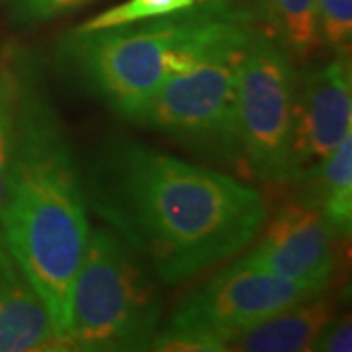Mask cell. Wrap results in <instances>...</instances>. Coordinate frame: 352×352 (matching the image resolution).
<instances>
[{
    "mask_svg": "<svg viewBox=\"0 0 352 352\" xmlns=\"http://www.w3.org/2000/svg\"><path fill=\"white\" fill-rule=\"evenodd\" d=\"M90 2L94 0H16L12 6V20L22 25L45 24Z\"/></svg>",
    "mask_w": 352,
    "mask_h": 352,
    "instance_id": "e0dca14e",
    "label": "cell"
},
{
    "mask_svg": "<svg viewBox=\"0 0 352 352\" xmlns=\"http://www.w3.org/2000/svg\"><path fill=\"white\" fill-rule=\"evenodd\" d=\"M335 237L339 235L314 206L284 204L266 223L258 245L241 261L296 284L325 289L337 266Z\"/></svg>",
    "mask_w": 352,
    "mask_h": 352,
    "instance_id": "9c48e42d",
    "label": "cell"
},
{
    "mask_svg": "<svg viewBox=\"0 0 352 352\" xmlns=\"http://www.w3.org/2000/svg\"><path fill=\"white\" fill-rule=\"evenodd\" d=\"M319 296L321 294L235 333L227 342V351H311L319 335L329 327L335 314L333 298H319Z\"/></svg>",
    "mask_w": 352,
    "mask_h": 352,
    "instance_id": "8fae6325",
    "label": "cell"
},
{
    "mask_svg": "<svg viewBox=\"0 0 352 352\" xmlns=\"http://www.w3.org/2000/svg\"><path fill=\"white\" fill-rule=\"evenodd\" d=\"M237 261L196 286L178 303L166 327L155 335L151 351L219 352L243 329L323 294Z\"/></svg>",
    "mask_w": 352,
    "mask_h": 352,
    "instance_id": "8992f818",
    "label": "cell"
},
{
    "mask_svg": "<svg viewBox=\"0 0 352 352\" xmlns=\"http://www.w3.org/2000/svg\"><path fill=\"white\" fill-rule=\"evenodd\" d=\"M63 349L38 292L0 235V352Z\"/></svg>",
    "mask_w": 352,
    "mask_h": 352,
    "instance_id": "30bf717a",
    "label": "cell"
},
{
    "mask_svg": "<svg viewBox=\"0 0 352 352\" xmlns=\"http://www.w3.org/2000/svg\"><path fill=\"white\" fill-rule=\"evenodd\" d=\"M352 129L351 63L337 59L305 73L296 87L292 170L294 180L309 175L337 149Z\"/></svg>",
    "mask_w": 352,
    "mask_h": 352,
    "instance_id": "ba28073f",
    "label": "cell"
},
{
    "mask_svg": "<svg viewBox=\"0 0 352 352\" xmlns=\"http://www.w3.org/2000/svg\"><path fill=\"white\" fill-rule=\"evenodd\" d=\"M317 351L329 352H351L352 351V325L351 319H342L337 325H331L319 335V339L315 342Z\"/></svg>",
    "mask_w": 352,
    "mask_h": 352,
    "instance_id": "ac0fdd59",
    "label": "cell"
},
{
    "mask_svg": "<svg viewBox=\"0 0 352 352\" xmlns=\"http://www.w3.org/2000/svg\"><path fill=\"white\" fill-rule=\"evenodd\" d=\"M196 0H127L124 4H118L106 12L90 18L75 30L78 32H94V30H108L118 25L135 24L149 18H159L166 14H175L178 10H184L192 6Z\"/></svg>",
    "mask_w": 352,
    "mask_h": 352,
    "instance_id": "9a60e30c",
    "label": "cell"
},
{
    "mask_svg": "<svg viewBox=\"0 0 352 352\" xmlns=\"http://www.w3.org/2000/svg\"><path fill=\"white\" fill-rule=\"evenodd\" d=\"M208 8V0L141 24L108 30H71L57 43V63L67 76L108 110L139 122L159 88L170 75L180 41L194 30Z\"/></svg>",
    "mask_w": 352,
    "mask_h": 352,
    "instance_id": "277c9868",
    "label": "cell"
},
{
    "mask_svg": "<svg viewBox=\"0 0 352 352\" xmlns=\"http://www.w3.org/2000/svg\"><path fill=\"white\" fill-rule=\"evenodd\" d=\"M256 16L235 2L201 41L196 59L168 76L138 124L221 163L239 166L235 96Z\"/></svg>",
    "mask_w": 352,
    "mask_h": 352,
    "instance_id": "3957f363",
    "label": "cell"
},
{
    "mask_svg": "<svg viewBox=\"0 0 352 352\" xmlns=\"http://www.w3.org/2000/svg\"><path fill=\"white\" fill-rule=\"evenodd\" d=\"M18 96H20V75L2 71L0 73V214L6 201L10 168H12Z\"/></svg>",
    "mask_w": 352,
    "mask_h": 352,
    "instance_id": "5bb4252c",
    "label": "cell"
},
{
    "mask_svg": "<svg viewBox=\"0 0 352 352\" xmlns=\"http://www.w3.org/2000/svg\"><path fill=\"white\" fill-rule=\"evenodd\" d=\"M2 237L67 346L71 298L88 239L87 198L63 122L47 96L20 75L18 122Z\"/></svg>",
    "mask_w": 352,
    "mask_h": 352,
    "instance_id": "7a4b0ae2",
    "label": "cell"
},
{
    "mask_svg": "<svg viewBox=\"0 0 352 352\" xmlns=\"http://www.w3.org/2000/svg\"><path fill=\"white\" fill-rule=\"evenodd\" d=\"M298 75L282 38L256 28L243 59L235 96L241 164L263 182H289Z\"/></svg>",
    "mask_w": 352,
    "mask_h": 352,
    "instance_id": "52a82bcc",
    "label": "cell"
},
{
    "mask_svg": "<svg viewBox=\"0 0 352 352\" xmlns=\"http://www.w3.org/2000/svg\"><path fill=\"white\" fill-rule=\"evenodd\" d=\"M82 190L94 214L164 284L233 258L266 221L261 192L126 138L94 151Z\"/></svg>",
    "mask_w": 352,
    "mask_h": 352,
    "instance_id": "6da1fadb",
    "label": "cell"
},
{
    "mask_svg": "<svg viewBox=\"0 0 352 352\" xmlns=\"http://www.w3.org/2000/svg\"><path fill=\"white\" fill-rule=\"evenodd\" d=\"M314 178V200L333 231L344 237L352 226V129L337 149L309 173Z\"/></svg>",
    "mask_w": 352,
    "mask_h": 352,
    "instance_id": "7c38bea8",
    "label": "cell"
},
{
    "mask_svg": "<svg viewBox=\"0 0 352 352\" xmlns=\"http://www.w3.org/2000/svg\"><path fill=\"white\" fill-rule=\"evenodd\" d=\"M315 14L319 41L342 53L352 38V0H315Z\"/></svg>",
    "mask_w": 352,
    "mask_h": 352,
    "instance_id": "2e32d148",
    "label": "cell"
},
{
    "mask_svg": "<svg viewBox=\"0 0 352 352\" xmlns=\"http://www.w3.org/2000/svg\"><path fill=\"white\" fill-rule=\"evenodd\" d=\"M278 36L294 57H307L319 43L315 0H270Z\"/></svg>",
    "mask_w": 352,
    "mask_h": 352,
    "instance_id": "4fadbf2b",
    "label": "cell"
},
{
    "mask_svg": "<svg viewBox=\"0 0 352 352\" xmlns=\"http://www.w3.org/2000/svg\"><path fill=\"white\" fill-rule=\"evenodd\" d=\"M161 317L153 272L112 229L88 231L73 286L67 346L87 352L149 351Z\"/></svg>",
    "mask_w": 352,
    "mask_h": 352,
    "instance_id": "5b68a950",
    "label": "cell"
}]
</instances>
